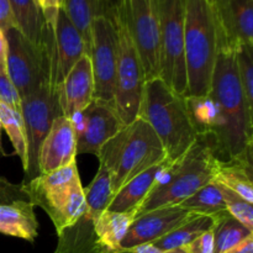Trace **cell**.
<instances>
[{
	"instance_id": "cell-32",
	"label": "cell",
	"mask_w": 253,
	"mask_h": 253,
	"mask_svg": "<svg viewBox=\"0 0 253 253\" xmlns=\"http://www.w3.org/2000/svg\"><path fill=\"white\" fill-rule=\"evenodd\" d=\"M234 52L242 90L247 103L253 109V46H239Z\"/></svg>"
},
{
	"instance_id": "cell-10",
	"label": "cell",
	"mask_w": 253,
	"mask_h": 253,
	"mask_svg": "<svg viewBox=\"0 0 253 253\" xmlns=\"http://www.w3.org/2000/svg\"><path fill=\"white\" fill-rule=\"evenodd\" d=\"M119 34V54L116 67L114 106L124 125L138 118L146 79L140 57L119 10L113 15Z\"/></svg>"
},
{
	"instance_id": "cell-31",
	"label": "cell",
	"mask_w": 253,
	"mask_h": 253,
	"mask_svg": "<svg viewBox=\"0 0 253 253\" xmlns=\"http://www.w3.org/2000/svg\"><path fill=\"white\" fill-rule=\"evenodd\" d=\"M188 113L198 135H211L216 125V108L210 98L205 96H185Z\"/></svg>"
},
{
	"instance_id": "cell-23",
	"label": "cell",
	"mask_w": 253,
	"mask_h": 253,
	"mask_svg": "<svg viewBox=\"0 0 253 253\" xmlns=\"http://www.w3.org/2000/svg\"><path fill=\"white\" fill-rule=\"evenodd\" d=\"M214 253H225L253 236V230L235 219L227 210L212 215Z\"/></svg>"
},
{
	"instance_id": "cell-15",
	"label": "cell",
	"mask_w": 253,
	"mask_h": 253,
	"mask_svg": "<svg viewBox=\"0 0 253 253\" xmlns=\"http://www.w3.org/2000/svg\"><path fill=\"white\" fill-rule=\"evenodd\" d=\"M83 114L85 125L82 135L77 137V155L90 153L98 157L101 147L125 125L113 104L96 99L83 110Z\"/></svg>"
},
{
	"instance_id": "cell-40",
	"label": "cell",
	"mask_w": 253,
	"mask_h": 253,
	"mask_svg": "<svg viewBox=\"0 0 253 253\" xmlns=\"http://www.w3.org/2000/svg\"><path fill=\"white\" fill-rule=\"evenodd\" d=\"M6 53H7V41L5 32L0 30V73L7 74L6 69Z\"/></svg>"
},
{
	"instance_id": "cell-24",
	"label": "cell",
	"mask_w": 253,
	"mask_h": 253,
	"mask_svg": "<svg viewBox=\"0 0 253 253\" xmlns=\"http://www.w3.org/2000/svg\"><path fill=\"white\" fill-rule=\"evenodd\" d=\"M16 29L26 39L39 44L42 40L44 17L36 0H9Z\"/></svg>"
},
{
	"instance_id": "cell-34",
	"label": "cell",
	"mask_w": 253,
	"mask_h": 253,
	"mask_svg": "<svg viewBox=\"0 0 253 253\" xmlns=\"http://www.w3.org/2000/svg\"><path fill=\"white\" fill-rule=\"evenodd\" d=\"M17 200L30 202L29 193H27L24 183L14 184V183H10L9 180L0 177V205L10 204V203L17 202Z\"/></svg>"
},
{
	"instance_id": "cell-42",
	"label": "cell",
	"mask_w": 253,
	"mask_h": 253,
	"mask_svg": "<svg viewBox=\"0 0 253 253\" xmlns=\"http://www.w3.org/2000/svg\"><path fill=\"white\" fill-rule=\"evenodd\" d=\"M161 253H187L184 251V249H175V250H169V251H162Z\"/></svg>"
},
{
	"instance_id": "cell-36",
	"label": "cell",
	"mask_w": 253,
	"mask_h": 253,
	"mask_svg": "<svg viewBox=\"0 0 253 253\" xmlns=\"http://www.w3.org/2000/svg\"><path fill=\"white\" fill-rule=\"evenodd\" d=\"M183 249L187 253H214V236L211 230L200 235Z\"/></svg>"
},
{
	"instance_id": "cell-37",
	"label": "cell",
	"mask_w": 253,
	"mask_h": 253,
	"mask_svg": "<svg viewBox=\"0 0 253 253\" xmlns=\"http://www.w3.org/2000/svg\"><path fill=\"white\" fill-rule=\"evenodd\" d=\"M36 2L41 9L44 21L49 25L56 24L57 14L61 7V0H36Z\"/></svg>"
},
{
	"instance_id": "cell-30",
	"label": "cell",
	"mask_w": 253,
	"mask_h": 253,
	"mask_svg": "<svg viewBox=\"0 0 253 253\" xmlns=\"http://www.w3.org/2000/svg\"><path fill=\"white\" fill-rule=\"evenodd\" d=\"M0 121H1L2 128L9 136L15 153L21 160L22 167L25 170L27 165V142L21 113L12 110L7 105L0 103Z\"/></svg>"
},
{
	"instance_id": "cell-2",
	"label": "cell",
	"mask_w": 253,
	"mask_h": 253,
	"mask_svg": "<svg viewBox=\"0 0 253 253\" xmlns=\"http://www.w3.org/2000/svg\"><path fill=\"white\" fill-rule=\"evenodd\" d=\"M138 118L155 131L170 162L182 157L198 137L185 96L175 93L161 78L146 81Z\"/></svg>"
},
{
	"instance_id": "cell-35",
	"label": "cell",
	"mask_w": 253,
	"mask_h": 253,
	"mask_svg": "<svg viewBox=\"0 0 253 253\" xmlns=\"http://www.w3.org/2000/svg\"><path fill=\"white\" fill-rule=\"evenodd\" d=\"M0 103L21 113V98L7 74L0 73Z\"/></svg>"
},
{
	"instance_id": "cell-13",
	"label": "cell",
	"mask_w": 253,
	"mask_h": 253,
	"mask_svg": "<svg viewBox=\"0 0 253 253\" xmlns=\"http://www.w3.org/2000/svg\"><path fill=\"white\" fill-rule=\"evenodd\" d=\"M195 215L179 205L161 207L137 215L121 241V253H126L140 245L153 244Z\"/></svg>"
},
{
	"instance_id": "cell-20",
	"label": "cell",
	"mask_w": 253,
	"mask_h": 253,
	"mask_svg": "<svg viewBox=\"0 0 253 253\" xmlns=\"http://www.w3.org/2000/svg\"><path fill=\"white\" fill-rule=\"evenodd\" d=\"M0 232L34 242L39 236V221L31 202L17 200L0 205Z\"/></svg>"
},
{
	"instance_id": "cell-3",
	"label": "cell",
	"mask_w": 253,
	"mask_h": 253,
	"mask_svg": "<svg viewBox=\"0 0 253 253\" xmlns=\"http://www.w3.org/2000/svg\"><path fill=\"white\" fill-rule=\"evenodd\" d=\"M219 42V27L209 0H185L187 93L184 96H205L209 94Z\"/></svg>"
},
{
	"instance_id": "cell-19",
	"label": "cell",
	"mask_w": 253,
	"mask_h": 253,
	"mask_svg": "<svg viewBox=\"0 0 253 253\" xmlns=\"http://www.w3.org/2000/svg\"><path fill=\"white\" fill-rule=\"evenodd\" d=\"M173 162L169 160H163L162 162L152 166L128 180L124 187H121L111 198L108 210L118 212H135L143 200L147 198L151 190L155 188L163 173L169 168Z\"/></svg>"
},
{
	"instance_id": "cell-41",
	"label": "cell",
	"mask_w": 253,
	"mask_h": 253,
	"mask_svg": "<svg viewBox=\"0 0 253 253\" xmlns=\"http://www.w3.org/2000/svg\"><path fill=\"white\" fill-rule=\"evenodd\" d=\"M225 253H253V236L249 237L244 242H241L236 247L229 250V251Z\"/></svg>"
},
{
	"instance_id": "cell-29",
	"label": "cell",
	"mask_w": 253,
	"mask_h": 253,
	"mask_svg": "<svg viewBox=\"0 0 253 253\" xmlns=\"http://www.w3.org/2000/svg\"><path fill=\"white\" fill-rule=\"evenodd\" d=\"M86 209L85 195H84V188L82 185L81 180L77 182L69 190L68 195L62 203L59 209L52 217L54 227H56L57 234L61 232L62 230L72 226L82 215L84 214Z\"/></svg>"
},
{
	"instance_id": "cell-39",
	"label": "cell",
	"mask_w": 253,
	"mask_h": 253,
	"mask_svg": "<svg viewBox=\"0 0 253 253\" xmlns=\"http://www.w3.org/2000/svg\"><path fill=\"white\" fill-rule=\"evenodd\" d=\"M101 15L113 17V15L123 6L124 0H100Z\"/></svg>"
},
{
	"instance_id": "cell-18",
	"label": "cell",
	"mask_w": 253,
	"mask_h": 253,
	"mask_svg": "<svg viewBox=\"0 0 253 253\" xmlns=\"http://www.w3.org/2000/svg\"><path fill=\"white\" fill-rule=\"evenodd\" d=\"M53 34L54 71H56V82L59 85L72 67L79 61L81 57L88 54V51L82 35L61 7L57 14Z\"/></svg>"
},
{
	"instance_id": "cell-21",
	"label": "cell",
	"mask_w": 253,
	"mask_h": 253,
	"mask_svg": "<svg viewBox=\"0 0 253 253\" xmlns=\"http://www.w3.org/2000/svg\"><path fill=\"white\" fill-rule=\"evenodd\" d=\"M135 219V212L105 210L95 224V235L103 253H121L120 244Z\"/></svg>"
},
{
	"instance_id": "cell-25",
	"label": "cell",
	"mask_w": 253,
	"mask_h": 253,
	"mask_svg": "<svg viewBox=\"0 0 253 253\" xmlns=\"http://www.w3.org/2000/svg\"><path fill=\"white\" fill-rule=\"evenodd\" d=\"M212 227V217L208 215H195L192 219L185 221L184 224L175 227L173 231L161 237L160 240L153 242V246L160 249L161 251H169V250L183 249L184 246L194 241L197 237L209 231Z\"/></svg>"
},
{
	"instance_id": "cell-6",
	"label": "cell",
	"mask_w": 253,
	"mask_h": 253,
	"mask_svg": "<svg viewBox=\"0 0 253 253\" xmlns=\"http://www.w3.org/2000/svg\"><path fill=\"white\" fill-rule=\"evenodd\" d=\"M54 25H44L39 44L24 36L16 27L5 31L7 41V76L20 98H25L41 83L44 73L54 62Z\"/></svg>"
},
{
	"instance_id": "cell-9",
	"label": "cell",
	"mask_w": 253,
	"mask_h": 253,
	"mask_svg": "<svg viewBox=\"0 0 253 253\" xmlns=\"http://www.w3.org/2000/svg\"><path fill=\"white\" fill-rule=\"evenodd\" d=\"M86 209L72 226L57 234L58 242L54 253H103L95 235V224L113 198L110 174L104 166L90 184L84 189Z\"/></svg>"
},
{
	"instance_id": "cell-22",
	"label": "cell",
	"mask_w": 253,
	"mask_h": 253,
	"mask_svg": "<svg viewBox=\"0 0 253 253\" xmlns=\"http://www.w3.org/2000/svg\"><path fill=\"white\" fill-rule=\"evenodd\" d=\"M215 182L229 188L234 193L253 204V183L252 162L249 161H217Z\"/></svg>"
},
{
	"instance_id": "cell-43",
	"label": "cell",
	"mask_w": 253,
	"mask_h": 253,
	"mask_svg": "<svg viewBox=\"0 0 253 253\" xmlns=\"http://www.w3.org/2000/svg\"><path fill=\"white\" fill-rule=\"evenodd\" d=\"M1 128L2 126H1V121H0V153H1V155H5L4 150H2V142H1Z\"/></svg>"
},
{
	"instance_id": "cell-8",
	"label": "cell",
	"mask_w": 253,
	"mask_h": 253,
	"mask_svg": "<svg viewBox=\"0 0 253 253\" xmlns=\"http://www.w3.org/2000/svg\"><path fill=\"white\" fill-rule=\"evenodd\" d=\"M160 25V78L175 93H187L184 59L185 0H153Z\"/></svg>"
},
{
	"instance_id": "cell-16",
	"label": "cell",
	"mask_w": 253,
	"mask_h": 253,
	"mask_svg": "<svg viewBox=\"0 0 253 253\" xmlns=\"http://www.w3.org/2000/svg\"><path fill=\"white\" fill-rule=\"evenodd\" d=\"M77 157V136L71 119L58 116L42 141L39 151L40 174L69 166Z\"/></svg>"
},
{
	"instance_id": "cell-14",
	"label": "cell",
	"mask_w": 253,
	"mask_h": 253,
	"mask_svg": "<svg viewBox=\"0 0 253 253\" xmlns=\"http://www.w3.org/2000/svg\"><path fill=\"white\" fill-rule=\"evenodd\" d=\"M220 32V42L235 49L253 46V0H209Z\"/></svg>"
},
{
	"instance_id": "cell-1",
	"label": "cell",
	"mask_w": 253,
	"mask_h": 253,
	"mask_svg": "<svg viewBox=\"0 0 253 253\" xmlns=\"http://www.w3.org/2000/svg\"><path fill=\"white\" fill-rule=\"evenodd\" d=\"M209 95L217 113L214 131L208 135L214 157L219 162H252L253 109L240 83L234 49L221 42Z\"/></svg>"
},
{
	"instance_id": "cell-4",
	"label": "cell",
	"mask_w": 253,
	"mask_h": 253,
	"mask_svg": "<svg viewBox=\"0 0 253 253\" xmlns=\"http://www.w3.org/2000/svg\"><path fill=\"white\" fill-rule=\"evenodd\" d=\"M217 168L208 135H198L195 142L172 163L136 210L135 216L161 207L179 205L197 190L212 182Z\"/></svg>"
},
{
	"instance_id": "cell-11",
	"label": "cell",
	"mask_w": 253,
	"mask_h": 253,
	"mask_svg": "<svg viewBox=\"0 0 253 253\" xmlns=\"http://www.w3.org/2000/svg\"><path fill=\"white\" fill-rule=\"evenodd\" d=\"M136 52L140 57L146 81L160 78V25L153 0H124L119 9Z\"/></svg>"
},
{
	"instance_id": "cell-28",
	"label": "cell",
	"mask_w": 253,
	"mask_h": 253,
	"mask_svg": "<svg viewBox=\"0 0 253 253\" xmlns=\"http://www.w3.org/2000/svg\"><path fill=\"white\" fill-rule=\"evenodd\" d=\"M179 207L192 214L208 215V216H212L222 210H226L220 185L215 180L197 190L192 197L180 203Z\"/></svg>"
},
{
	"instance_id": "cell-7",
	"label": "cell",
	"mask_w": 253,
	"mask_h": 253,
	"mask_svg": "<svg viewBox=\"0 0 253 253\" xmlns=\"http://www.w3.org/2000/svg\"><path fill=\"white\" fill-rule=\"evenodd\" d=\"M63 115L59 103V85L56 82L54 62L48 67L41 83L29 95L21 99V116L27 142L26 180L39 177V151L54 119Z\"/></svg>"
},
{
	"instance_id": "cell-26",
	"label": "cell",
	"mask_w": 253,
	"mask_h": 253,
	"mask_svg": "<svg viewBox=\"0 0 253 253\" xmlns=\"http://www.w3.org/2000/svg\"><path fill=\"white\" fill-rule=\"evenodd\" d=\"M61 9L82 35L89 53L91 24L101 15L100 0H61Z\"/></svg>"
},
{
	"instance_id": "cell-5",
	"label": "cell",
	"mask_w": 253,
	"mask_h": 253,
	"mask_svg": "<svg viewBox=\"0 0 253 253\" xmlns=\"http://www.w3.org/2000/svg\"><path fill=\"white\" fill-rule=\"evenodd\" d=\"M99 165L110 174L113 195L140 173L166 160L155 131L141 118L125 125L101 147Z\"/></svg>"
},
{
	"instance_id": "cell-33",
	"label": "cell",
	"mask_w": 253,
	"mask_h": 253,
	"mask_svg": "<svg viewBox=\"0 0 253 253\" xmlns=\"http://www.w3.org/2000/svg\"><path fill=\"white\" fill-rule=\"evenodd\" d=\"M219 185L227 211L245 226L249 227L250 230H253V204L242 199L240 195L230 190L229 188L221 184Z\"/></svg>"
},
{
	"instance_id": "cell-12",
	"label": "cell",
	"mask_w": 253,
	"mask_h": 253,
	"mask_svg": "<svg viewBox=\"0 0 253 253\" xmlns=\"http://www.w3.org/2000/svg\"><path fill=\"white\" fill-rule=\"evenodd\" d=\"M119 34L114 17L99 15L90 29L89 58L94 77V99L114 105Z\"/></svg>"
},
{
	"instance_id": "cell-17",
	"label": "cell",
	"mask_w": 253,
	"mask_h": 253,
	"mask_svg": "<svg viewBox=\"0 0 253 253\" xmlns=\"http://www.w3.org/2000/svg\"><path fill=\"white\" fill-rule=\"evenodd\" d=\"M94 100V77L91 62L84 54L59 84V103L63 116L71 118L83 111Z\"/></svg>"
},
{
	"instance_id": "cell-38",
	"label": "cell",
	"mask_w": 253,
	"mask_h": 253,
	"mask_svg": "<svg viewBox=\"0 0 253 253\" xmlns=\"http://www.w3.org/2000/svg\"><path fill=\"white\" fill-rule=\"evenodd\" d=\"M16 27L9 0H0V30L7 31L9 29Z\"/></svg>"
},
{
	"instance_id": "cell-27",
	"label": "cell",
	"mask_w": 253,
	"mask_h": 253,
	"mask_svg": "<svg viewBox=\"0 0 253 253\" xmlns=\"http://www.w3.org/2000/svg\"><path fill=\"white\" fill-rule=\"evenodd\" d=\"M78 168H77V161L66 166L63 168L53 170V172L40 174L39 177L24 183L29 197L36 194H51V193L61 192L67 189L72 184L79 180Z\"/></svg>"
}]
</instances>
